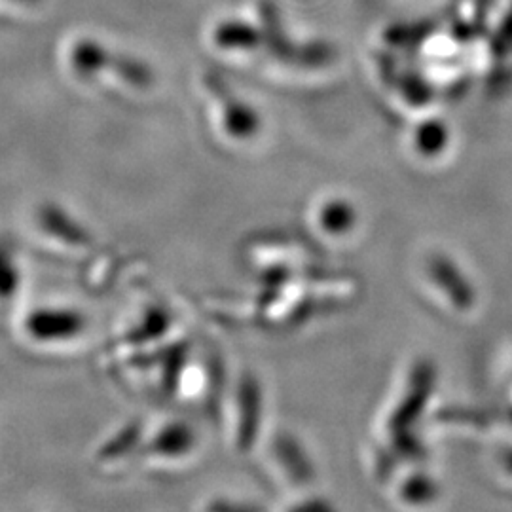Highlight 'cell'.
<instances>
[{
	"instance_id": "1",
	"label": "cell",
	"mask_w": 512,
	"mask_h": 512,
	"mask_svg": "<svg viewBox=\"0 0 512 512\" xmlns=\"http://www.w3.org/2000/svg\"><path fill=\"white\" fill-rule=\"evenodd\" d=\"M23 327L31 344L59 348L76 344L84 336L86 321L78 311L37 310L25 317Z\"/></svg>"
}]
</instances>
